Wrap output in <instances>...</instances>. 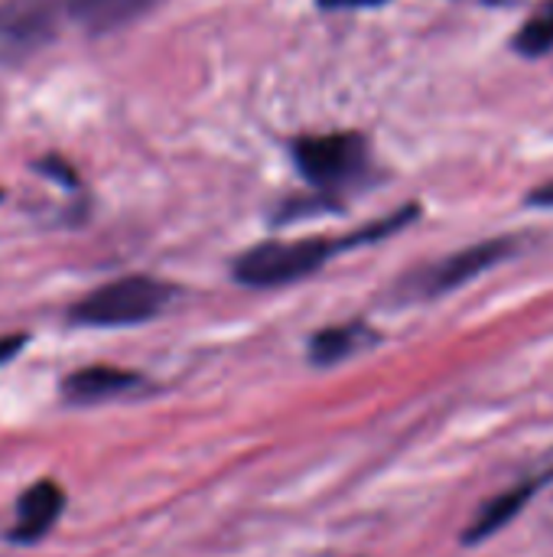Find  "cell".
Masks as SVG:
<instances>
[{
	"label": "cell",
	"instance_id": "cell-1",
	"mask_svg": "<svg viewBox=\"0 0 553 557\" xmlns=\"http://www.w3.org/2000/svg\"><path fill=\"white\" fill-rule=\"evenodd\" d=\"M173 284L147 277V274H130V277H117L108 281L101 287H95L91 294H85L75 307H72V320L81 326H134V323H147L156 313L166 310V304L173 300Z\"/></svg>",
	"mask_w": 553,
	"mask_h": 557
},
{
	"label": "cell",
	"instance_id": "cell-2",
	"mask_svg": "<svg viewBox=\"0 0 553 557\" xmlns=\"http://www.w3.org/2000/svg\"><path fill=\"white\" fill-rule=\"evenodd\" d=\"M339 248L342 245L329 238L264 242L235 261V281L244 287H284L319 271L329 261V255Z\"/></svg>",
	"mask_w": 553,
	"mask_h": 557
},
{
	"label": "cell",
	"instance_id": "cell-3",
	"mask_svg": "<svg viewBox=\"0 0 553 557\" xmlns=\"http://www.w3.org/2000/svg\"><path fill=\"white\" fill-rule=\"evenodd\" d=\"M293 160L300 173L316 189L345 186L365 166V140L359 134H319L300 137L293 144Z\"/></svg>",
	"mask_w": 553,
	"mask_h": 557
},
{
	"label": "cell",
	"instance_id": "cell-4",
	"mask_svg": "<svg viewBox=\"0 0 553 557\" xmlns=\"http://www.w3.org/2000/svg\"><path fill=\"white\" fill-rule=\"evenodd\" d=\"M515 251V238H489L479 245H469L411 277V290L417 297H440L450 290H460L463 284L476 281L479 274L499 268Z\"/></svg>",
	"mask_w": 553,
	"mask_h": 557
},
{
	"label": "cell",
	"instance_id": "cell-5",
	"mask_svg": "<svg viewBox=\"0 0 553 557\" xmlns=\"http://www.w3.org/2000/svg\"><path fill=\"white\" fill-rule=\"evenodd\" d=\"M59 0H0V59L39 52L59 33Z\"/></svg>",
	"mask_w": 553,
	"mask_h": 557
},
{
	"label": "cell",
	"instance_id": "cell-6",
	"mask_svg": "<svg viewBox=\"0 0 553 557\" xmlns=\"http://www.w3.org/2000/svg\"><path fill=\"white\" fill-rule=\"evenodd\" d=\"M65 496L59 490V483L42 480L33 490H26L16 503V522L10 529L13 542H39L62 516Z\"/></svg>",
	"mask_w": 553,
	"mask_h": 557
},
{
	"label": "cell",
	"instance_id": "cell-7",
	"mask_svg": "<svg viewBox=\"0 0 553 557\" xmlns=\"http://www.w3.org/2000/svg\"><path fill=\"white\" fill-rule=\"evenodd\" d=\"M163 0H65V13L88 33H114L124 29L147 13H153Z\"/></svg>",
	"mask_w": 553,
	"mask_h": 557
},
{
	"label": "cell",
	"instance_id": "cell-8",
	"mask_svg": "<svg viewBox=\"0 0 553 557\" xmlns=\"http://www.w3.org/2000/svg\"><path fill=\"white\" fill-rule=\"evenodd\" d=\"M140 382V375L127 372V369H114V366H88L72 372L62 382V395L72 405H95L104 398H117L124 392H130Z\"/></svg>",
	"mask_w": 553,
	"mask_h": 557
},
{
	"label": "cell",
	"instance_id": "cell-9",
	"mask_svg": "<svg viewBox=\"0 0 553 557\" xmlns=\"http://www.w3.org/2000/svg\"><path fill=\"white\" fill-rule=\"evenodd\" d=\"M541 486H544V480H528V483H521V486H515V490L495 496L492 503H486L482 512L476 516V522L466 529V539H463V542H466V545H479V542L492 539L499 529H505L512 519L521 516V509L531 503V496H535Z\"/></svg>",
	"mask_w": 553,
	"mask_h": 557
},
{
	"label": "cell",
	"instance_id": "cell-10",
	"mask_svg": "<svg viewBox=\"0 0 553 557\" xmlns=\"http://www.w3.org/2000/svg\"><path fill=\"white\" fill-rule=\"evenodd\" d=\"M372 343V333L362 323H349V326H329L323 333L313 336L310 343V359L316 366H336L349 356H355L362 346Z\"/></svg>",
	"mask_w": 553,
	"mask_h": 557
},
{
	"label": "cell",
	"instance_id": "cell-11",
	"mask_svg": "<svg viewBox=\"0 0 553 557\" xmlns=\"http://www.w3.org/2000/svg\"><path fill=\"white\" fill-rule=\"evenodd\" d=\"M515 52L528 55V59H538V55H548L553 49V0L544 3L538 13H531L525 20V26L518 29L515 36Z\"/></svg>",
	"mask_w": 553,
	"mask_h": 557
},
{
	"label": "cell",
	"instance_id": "cell-12",
	"mask_svg": "<svg viewBox=\"0 0 553 557\" xmlns=\"http://www.w3.org/2000/svg\"><path fill=\"white\" fill-rule=\"evenodd\" d=\"M36 170L46 173V176H52V180H59V183H65V186H75V170H72L62 157H55V153L42 157V160L36 163Z\"/></svg>",
	"mask_w": 553,
	"mask_h": 557
},
{
	"label": "cell",
	"instance_id": "cell-13",
	"mask_svg": "<svg viewBox=\"0 0 553 557\" xmlns=\"http://www.w3.org/2000/svg\"><path fill=\"white\" fill-rule=\"evenodd\" d=\"M528 206H535V209H553V180L544 183L541 189L528 193Z\"/></svg>",
	"mask_w": 553,
	"mask_h": 557
},
{
	"label": "cell",
	"instance_id": "cell-14",
	"mask_svg": "<svg viewBox=\"0 0 553 557\" xmlns=\"http://www.w3.org/2000/svg\"><path fill=\"white\" fill-rule=\"evenodd\" d=\"M23 343H26V336H7V339H0V362L13 359Z\"/></svg>",
	"mask_w": 553,
	"mask_h": 557
},
{
	"label": "cell",
	"instance_id": "cell-15",
	"mask_svg": "<svg viewBox=\"0 0 553 557\" xmlns=\"http://www.w3.org/2000/svg\"><path fill=\"white\" fill-rule=\"evenodd\" d=\"M385 0H319V7L326 10H342V7H378Z\"/></svg>",
	"mask_w": 553,
	"mask_h": 557
},
{
	"label": "cell",
	"instance_id": "cell-16",
	"mask_svg": "<svg viewBox=\"0 0 553 557\" xmlns=\"http://www.w3.org/2000/svg\"><path fill=\"white\" fill-rule=\"evenodd\" d=\"M0 196H3V193H0Z\"/></svg>",
	"mask_w": 553,
	"mask_h": 557
}]
</instances>
